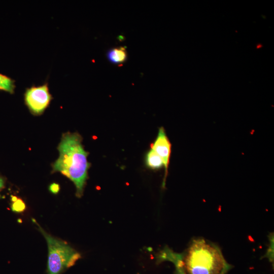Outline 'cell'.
I'll return each mask as SVG.
<instances>
[{"label": "cell", "instance_id": "6da1fadb", "mask_svg": "<svg viewBox=\"0 0 274 274\" xmlns=\"http://www.w3.org/2000/svg\"><path fill=\"white\" fill-rule=\"evenodd\" d=\"M82 140L78 133H64L58 148L59 157L53 165L54 172L61 173L74 183L78 197L83 195L90 165Z\"/></svg>", "mask_w": 274, "mask_h": 274}, {"label": "cell", "instance_id": "7a4b0ae2", "mask_svg": "<svg viewBox=\"0 0 274 274\" xmlns=\"http://www.w3.org/2000/svg\"><path fill=\"white\" fill-rule=\"evenodd\" d=\"M182 262L186 274H226L232 268L217 245L201 238L192 240Z\"/></svg>", "mask_w": 274, "mask_h": 274}, {"label": "cell", "instance_id": "3957f363", "mask_svg": "<svg viewBox=\"0 0 274 274\" xmlns=\"http://www.w3.org/2000/svg\"><path fill=\"white\" fill-rule=\"evenodd\" d=\"M47 243L48 256L47 274H60L64 269L72 266L81 258L79 252L67 243L46 232L35 219H32Z\"/></svg>", "mask_w": 274, "mask_h": 274}, {"label": "cell", "instance_id": "277c9868", "mask_svg": "<svg viewBox=\"0 0 274 274\" xmlns=\"http://www.w3.org/2000/svg\"><path fill=\"white\" fill-rule=\"evenodd\" d=\"M52 99L47 82L38 86H32L27 88L24 93L25 105L30 112L35 115L42 114Z\"/></svg>", "mask_w": 274, "mask_h": 274}, {"label": "cell", "instance_id": "5b68a950", "mask_svg": "<svg viewBox=\"0 0 274 274\" xmlns=\"http://www.w3.org/2000/svg\"><path fill=\"white\" fill-rule=\"evenodd\" d=\"M171 143L163 127L159 128L156 139L151 145L152 149L162 159L165 169V176L163 181L164 186L165 179L169 163L171 154Z\"/></svg>", "mask_w": 274, "mask_h": 274}, {"label": "cell", "instance_id": "8992f818", "mask_svg": "<svg viewBox=\"0 0 274 274\" xmlns=\"http://www.w3.org/2000/svg\"><path fill=\"white\" fill-rule=\"evenodd\" d=\"M182 257L183 253H176L165 247L160 252L157 259L160 262L167 260L173 262L176 267L175 274H186L183 266Z\"/></svg>", "mask_w": 274, "mask_h": 274}, {"label": "cell", "instance_id": "52a82bcc", "mask_svg": "<svg viewBox=\"0 0 274 274\" xmlns=\"http://www.w3.org/2000/svg\"><path fill=\"white\" fill-rule=\"evenodd\" d=\"M127 52L125 48L120 47L110 50L107 53L109 61L115 64H121L127 59Z\"/></svg>", "mask_w": 274, "mask_h": 274}, {"label": "cell", "instance_id": "ba28073f", "mask_svg": "<svg viewBox=\"0 0 274 274\" xmlns=\"http://www.w3.org/2000/svg\"><path fill=\"white\" fill-rule=\"evenodd\" d=\"M146 163L149 168L153 169H158L164 167L161 158L151 149L147 154Z\"/></svg>", "mask_w": 274, "mask_h": 274}, {"label": "cell", "instance_id": "9c48e42d", "mask_svg": "<svg viewBox=\"0 0 274 274\" xmlns=\"http://www.w3.org/2000/svg\"><path fill=\"white\" fill-rule=\"evenodd\" d=\"M15 88V81L0 73V90L13 93Z\"/></svg>", "mask_w": 274, "mask_h": 274}, {"label": "cell", "instance_id": "30bf717a", "mask_svg": "<svg viewBox=\"0 0 274 274\" xmlns=\"http://www.w3.org/2000/svg\"><path fill=\"white\" fill-rule=\"evenodd\" d=\"M25 203L20 198H17L16 200L13 201L11 206L12 210L16 213L22 212L25 210Z\"/></svg>", "mask_w": 274, "mask_h": 274}, {"label": "cell", "instance_id": "8fae6325", "mask_svg": "<svg viewBox=\"0 0 274 274\" xmlns=\"http://www.w3.org/2000/svg\"><path fill=\"white\" fill-rule=\"evenodd\" d=\"M270 244L267 252L264 257H267L271 262H273V235H269Z\"/></svg>", "mask_w": 274, "mask_h": 274}, {"label": "cell", "instance_id": "7c38bea8", "mask_svg": "<svg viewBox=\"0 0 274 274\" xmlns=\"http://www.w3.org/2000/svg\"><path fill=\"white\" fill-rule=\"evenodd\" d=\"M60 189L59 185L55 183L51 184L49 186V190L53 194H57Z\"/></svg>", "mask_w": 274, "mask_h": 274}, {"label": "cell", "instance_id": "4fadbf2b", "mask_svg": "<svg viewBox=\"0 0 274 274\" xmlns=\"http://www.w3.org/2000/svg\"><path fill=\"white\" fill-rule=\"evenodd\" d=\"M5 187V180L3 178L0 176V191Z\"/></svg>", "mask_w": 274, "mask_h": 274}, {"label": "cell", "instance_id": "5bb4252c", "mask_svg": "<svg viewBox=\"0 0 274 274\" xmlns=\"http://www.w3.org/2000/svg\"><path fill=\"white\" fill-rule=\"evenodd\" d=\"M118 39L120 41H122V40L124 39V38L123 36H119V37H118Z\"/></svg>", "mask_w": 274, "mask_h": 274}]
</instances>
